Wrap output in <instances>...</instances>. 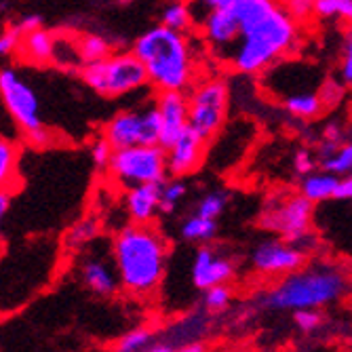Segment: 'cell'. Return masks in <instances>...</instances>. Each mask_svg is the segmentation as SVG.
Returning <instances> with one entry per match:
<instances>
[{
	"label": "cell",
	"instance_id": "cell-9",
	"mask_svg": "<svg viewBox=\"0 0 352 352\" xmlns=\"http://www.w3.org/2000/svg\"><path fill=\"white\" fill-rule=\"evenodd\" d=\"M312 215L314 203L300 192L294 197H280L278 201H270L262 211L260 226L278 234L283 241L302 243L310 234Z\"/></svg>",
	"mask_w": 352,
	"mask_h": 352
},
{
	"label": "cell",
	"instance_id": "cell-41",
	"mask_svg": "<svg viewBox=\"0 0 352 352\" xmlns=\"http://www.w3.org/2000/svg\"><path fill=\"white\" fill-rule=\"evenodd\" d=\"M336 201H352V173L346 177H340V184L336 190Z\"/></svg>",
	"mask_w": 352,
	"mask_h": 352
},
{
	"label": "cell",
	"instance_id": "cell-40",
	"mask_svg": "<svg viewBox=\"0 0 352 352\" xmlns=\"http://www.w3.org/2000/svg\"><path fill=\"white\" fill-rule=\"evenodd\" d=\"M25 138H28V142H30L32 146H36V148H47V146L51 144V131L47 129L45 124L38 126V129H34V131L25 133Z\"/></svg>",
	"mask_w": 352,
	"mask_h": 352
},
{
	"label": "cell",
	"instance_id": "cell-4",
	"mask_svg": "<svg viewBox=\"0 0 352 352\" xmlns=\"http://www.w3.org/2000/svg\"><path fill=\"white\" fill-rule=\"evenodd\" d=\"M131 51L144 61L156 91H186L195 80V57L184 32L158 23L138 36Z\"/></svg>",
	"mask_w": 352,
	"mask_h": 352
},
{
	"label": "cell",
	"instance_id": "cell-14",
	"mask_svg": "<svg viewBox=\"0 0 352 352\" xmlns=\"http://www.w3.org/2000/svg\"><path fill=\"white\" fill-rule=\"evenodd\" d=\"M207 308L186 314L182 321H177L175 325H169L167 331L156 333L154 342L150 346V352H173V350H182L192 344V342H201L205 340V333L209 329V316H207Z\"/></svg>",
	"mask_w": 352,
	"mask_h": 352
},
{
	"label": "cell",
	"instance_id": "cell-33",
	"mask_svg": "<svg viewBox=\"0 0 352 352\" xmlns=\"http://www.w3.org/2000/svg\"><path fill=\"white\" fill-rule=\"evenodd\" d=\"M17 167V148L9 138L0 142V175H3V186H9L11 175H15Z\"/></svg>",
	"mask_w": 352,
	"mask_h": 352
},
{
	"label": "cell",
	"instance_id": "cell-18",
	"mask_svg": "<svg viewBox=\"0 0 352 352\" xmlns=\"http://www.w3.org/2000/svg\"><path fill=\"white\" fill-rule=\"evenodd\" d=\"M163 184H140L126 188L124 209L133 223H152L156 213H161Z\"/></svg>",
	"mask_w": 352,
	"mask_h": 352
},
{
	"label": "cell",
	"instance_id": "cell-42",
	"mask_svg": "<svg viewBox=\"0 0 352 352\" xmlns=\"http://www.w3.org/2000/svg\"><path fill=\"white\" fill-rule=\"evenodd\" d=\"M15 25L23 32V34H28V32H32V30L43 28V19H41V15H25Z\"/></svg>",
	"mask_w": 352,
	"mask_h": 352
},
{
	"label": "cell",
	"instance_id": "cell-37",
	"mask_svg": "<svg viewBox=\"0 0 352 352\" xmlns=\"http://www.w3.org/2000/svg\"><path fill=\"white\" fill-rule=\"evenodd\" d=\"M340 78L346 82L348 89H352V23H348L344 32V47H342V59H340Z\"/></svg>",
	"mask_w": 352,
	"mask_h": 352
},
{
	"label": "cell",
	"instance_id": "cell-12",
	"mask_svg": "<svg viewBox=\"0 0 352 352\" xmlns=\"http://www.w3.org/2000/svg\"><path fill=\"white\" fill-rule=\"evenodd\" d=\"M203 38L215 55L230 59L241 41V19L226 7H213L201 19Z\"/></svg>",
	"mask_w": 352,
	"mask_h": 352
},
{
	"label": "cell",
	"instance_id": "cell-22",
	"mask_svg": "<svg viewBox=\"0 0 352 352\" xmlns=\"http://www.w3.org/2000/svg\"><path fill=\"white\" fill-rule=\"evenodd\" d=\"M215 232H217V219H207L199 213L188 215L179 226V234L184 241L199 243V245L209 243L215 236Z\"/></svg>",
	"mask_w": 352,
	"mask_h": 352
},
{
	"label": "cell",
	"instance_id": "cell-36",
	"mask_svg": "<svg viewBox=\"0 0 352 352\" xmlns=\"http://www.w3.org/2000/svg\"><path fill=\"white\" fill-rule=\"evenodd\" d=\"M89 152H91L93 165L98 167V169H102V171H108V167L112 163V156H114V146L104 135L91 144V150Z\"/></svg>",
	"mask_w": 352,
	"mask_h": 352
},
{
	"label": "cell",
	"instance_id": "cell-23",
	"mask_svg": "<svg viewBox=\"0 0 352 352\" xmlns=\"http://www.w3.org/2000/svg\"><path fill=\"white\" fill-rule=\"evenodd\" d=\"M318 167L336 173L340 177H346L352 173V142H344L333 154L318 158Z\"/></svg>",
	"mask_w": 352,
	"mask_h": 352
},
{
	"label": "cell",
	"instance_id": "cell-8",
	"mask_svg": "<svg viewBox=\"0 0 352 352\" xmlns=\"http://www.w3.org/2000/svg\"><path fill=\"white\" fill-rule=\"evenodd\" d=\"M190 126L201 138L211 142L228 114V85L221 78H207L192 87L190 95Z\"/></svg>",
	"mask_w": 352,
	"mask_h": 352
},
{
	"label": "cell",
	"instance_id": "cell-43",
	"mask_svg": "<svg viewBox=\"0 0 352 352\" xmlns=\"http://www.w3.org/2000/svg\"><path fill=\"white\" fill-rule=\"evenodd\" d=\"M11 209V197H9V188L3 186V192H0V215H7Z\"/></svg>",
	"mask_w": 352,
	"mask_h": 352
},
{
	"label": "cell",
	"instance_id": "cell-45",
	"mask_svg": "<svg viewBox=\"0 0 352 352\" xmlns=\"http://www.w3.org/2000/svg\"><path fill=\"white\" fill-rule=\"evenodd\" d=\"M203 350H207V344L203 342H192L184 348V352H203Z\"/></svg>",
	"mask_w": 352,
	"mask_h": 352
},
{
	"label": "cell",
	"instance_id": "cell-6",
	"mask_svg": "<svg viewBox=\"0 0 352 352\" xmlns=\"http://www.w3.org/2000/svg\"><path fill=\"white\" fill-rule=\"evenodd\" d=\"M108 171L124 188L140 184H163L169 177L167 148L161 144H138L114 150Z\"/></svg>",
	"mask_w": 352,
	"mask_h": 352
},
{
	"label": "cell",
	"instance_id": "cell-5",
	"mask_svg": "<svg viewBox=\"0 0 352 352\" xmlns=\"http://www.w3.org/2000/svg\"><path fill=\"white\" fill-rule=\"evenodd\" d=\"M78 74L89 89L108 100L142 91L150 85L144 61L133 51L112 53L100 61L85 63Z\"/></svg>",
	"mask_w": 352,
	"mask_h": 352
},
{
	"label": "cell",
	"instance_id": "cell-34",
	"mask_svg": "<svg viewBox=\"0 0 352 352\" xmlns=\"http://www.w3.org/2000/svg\"><path fill=\"white\" fill-rule=\"evenodd\" d=\"M346 82L340 78H327L321 87H318V95H321V100L325 104V110L329 108H336L342 100H344V93H346Z\"/></svg>",
	"mask_w": 352,
	"mask_h": 352
},
{
	"label": "cell",
	"instance_id": "cell-27",
	"mask_svg": "<svg viewBox=\"0 0 352 352\" xmlns=\"http://www.w3.org/2000/svg\"><path fill=\"white\" fill-rule=\"evenodd\" d=\"M316 17L352 23V0H316Z\"/></svg>",
	"mask_w": 352,
	"mask_h": 352
},
{
	"label": "cell",
	"instance_id": "cell-11",
	"mask_svg": "<svg viewBox=\"0 0 352 352\" xmlns=\"http://www.w3.org/2000/svg\"><path fill=\"white\" fill-rule=\"evenodd\" d=\"M251 266L264 276H287L306 266V251L289 241H264L251 251Z\"/></svg>",
	"mask_w": 352,
	"mask_h": 352
},
{
	"label": "cell",
	"instance_id": "cell-44",
	"mask_svg": "<svg viewBox=\"0 0 352 352\" xmlns=\"http://www.w3.org/2000/svg\"><path fill=\"white\" fill-rule=\"evenodd\" d=\"M195 5H199V7H203V13H201V19L207 15V11H211L213 7H217V3L219 0H192Z\"/></svg>",
	"mask_w": 352,
	"mask_h": 352
},
{
	"label": "cell",
	"instance_id": "cell-29",
	"mask_svg": "<svg viewBox=\"0 0 352 352\" xmlns=\"http://www.w3.org/2000/svg\"><path fill=\"white\" fill-rule=\"evenodd\" d=\"M188 186L182 177H167L163 182V199H161V213L171 215L177 207V203L186 197Z\"/></svg>",
	"mask_w": 352,
	"mask_h": 352
},
{
	"label": "cell",
	"instance_id": "cell-15",
	"mask_svg": "<svg viewBox=\"0 0 352 352\" xmlns=\"http://www.w3.org/2000/svg\"><path fill=\"white\" fill-rule=\"evenodd\" d=\"M156 106L163 120L161 146L169 148L190 126V100L184 91H156Z\"/></svg>",
	"mask_w": 352,
	"mask_h": 352
},
{
	"label": "cell",
	"instance_id": "cell-17",
	"mask_svg": "<svg viewBox=\"0 0 352 352\" xmlns=\"http://www.w3.org/2000/svg\"><path fill=\"white\" fill-rule=\"evenodd\" d=\"M80 278L87 289L98 298H112L122 287L114 260L108 262L102 255H95V253H89L82 258Z\"/></svg>",
	"mask_w": 352,
	"mask_h": 352
},
{
	"label": "cell",
	"instance_id": "cell-21",
	"mask_svg": "<svg viewBox=\"0 0 352 352\" xmlns=\"http://www.w3.org/2000/svg\"><path fill=\"white\" fill-rule=\"evenodd\" d=\"M283 106L292 116L306 118V120L318 118L325 112V104L321 100V95H318V91L316 93H312V91L292 93V95H287V98L283 100Z\"/></svg>",
	"mask_w": 352,
	"mask_h": 352
},
{
	"label": "cell",
	"instance_id": "cell-16",
	"mask_svg": "<svg viewBox=\"0 0 352 352\" xmlns=\"http://www.w3.org/2000/svg\"><path fill=\"white\" fill-rule=\"evenodd\" d=\"M207 140L201 138L192 126L184 131L182 138L173 146L167 148V169L169 177H186L195 173L199 165L203 163Z\"/></svg>",
	"mask_w": 352,
	"mask_h": 352
},
{
	"label": "cell",
	"instance_id": "cell-3",
	"mask_svg": "<svg viewBox=\"0 0 352 352\" xmlns=\"http://www.w3.org/2000/svg\"><path fill=\"white\" fill-rule=\"evenodd\" d=\"M298 41V21L278 5L268 15L243 28L241 41L228 61L241 74H258L292 53Z\"/></svg>",
	"mask_w": 352,
	"mask_h": 352
},
{
	"label": "cell",
	"instance_id": "cell-2",
	"mask_svg": "<svg viewBox=\"0 0 352 352\" xmlns=\"http://www.w3.org/2000/svg\"><path fill=\"white\" fill-rule=\"evenodd\" d=\"M350 292L348 272L331 262H316L280 276V280L260 298V306L270 312H294L300 308H325L340 302Z\"/></svg>",
	"mask_w": 352,
	"mask_h": 352
},
{
	"label": "cell",
	"instance_id": "cell-32",
	"mask_svg": "<svg viewBox=\"0 0 352 352\" xmlns=\"http://www.w3.org/2000/svg\"><path fill=\"white\" fill-rule=\"evenodd\" d=\"M294 323L302 333H314L323 327L325 316L321 308H300V310H294Z\"/></svg>",
	"mask_w": 352,
	"mask_h": 352
},
{
	"label": "cell",
	"instance_id": "cell-24",
	"mask_svg": "<svg viewBox=\"0 0 352 352\" xmlns=\"http://www.w3.org/2000/svg\"><path fill=\"white\" fill-rule=\"evenodd\" d=\"M192 19H195V15H192L190 5L184 3V0H173V3H169L165 7L161 23H165L167 28L184 32V34H186V32L192 28Z\"/></svg>",
	"mask_w": 352,
	"mask_h": 352
},
{
	"label": "cell",
	"instance_id": "cell-26",
	"mask_svg": "<svg viewBox=\"0 0 352 352\" xmlns=\"http://www.w3.org/2000/svg\"><path fill=\"white\" fill-rule=\"evenodd\" d=\"M154 336H156V331H152L148 327H135L131 331H126L122 338H118L114 348L120 352H150Z\"/></svg>",
	"mask_w": 352,
	"mask_h": 352
},
{
	"label": "cell",
	"instance_id": "cell-35",
	"mask_svg": "<svg viewBox=\"0 0 352 352\" xmlns=\"http://www.w3.org/2000/svg\"><path fill=\"white\" fill-rule=\"evenodd\" d=\"M283 9L298 23H304L316 17V0H283Z\"/></svg>",
	"mask_w": 352,
	"mask_h": 352
},
{
	"label": "cell",
	"instance_id": "cell-38",
	"mask_svg": "<svg viewBox=\"0 0 352 352\" xmlns=\"http://www.w3.org/2000/svg\"><path fill=\"white\" fill-rule=\"evenodd\" d=\"M318 167V156L314 158V154L306 148H300L296 154H294V173L302 179L306 177L308 173L316 171Z\"/></svg>",
	"mask_w": 352,
	"mask_h": 352
},
{
	"label": "cell",
	"instance_id": "cell-1",
	"mask_svg": "<svg viewBox=\"0 0 352 352\" xmlns=\"http://www.w3.org/2000/svg\"><path fill=\"white\" fill-rule=\"evenodd\" d=\"M167 239L150 223H129L112 239V260L126 294L148 298L161 287L167 270Z\"/></svg>",
	"mask_w": 352,
	"mask_h": 352
},
{
	"label": "cell",
	"instance_id": "cell-25",
	"mask_svg": "<svg viewBox=\"0 0 352 352\" xmlns=\"http://www.w3.org/2000/svg\"><path fill=\"white\" fill-rule=\"evenodd\" d=\"M76 45H78V53H80V57H82L85 63L100 61V59L112 55L110 43H108L104 36H98V34H82V36H76Z\"/></svg>",
	"mask_w": 352,
	"mask_h": 352
},
{
	"label": "cell",
	"instance_id": "cell-30",
	"mask_svg": "<svg viewBox=\"0 0 352 352\" xmlns=\"http://www.w3.org/2000/svg\"><path fill=\"white\" fill-rule=\"evenodd\" d=\"M230 302H232V292H230L228 283L209 287L207 292H203V306L209 312H221V310H226L230 306Z\"/></svg>",
	"mask_w": 352,
	"mask_h": 352
},
{
	"label": "cell",
	"instance_id": "cell-13",
	"mask_svg": "<svg viewBox=\"0 0 352 352\" xmlns=\"http://www.w3.org/2000/svg\"><path fill=\"white\" fill-rule=\"evenodd\" d=\"M234 274H236L234 264L228 258L219 255L213 247L205 243L197 249L195 260H192V266H190V278H192V285H195V289L207 292L209 287L232 280Z\"/></svg>",
	"mask_w": 352,
	"mask_h": 352
},
{
	"label": "cell",
	"instance_id": "cell-19",
	"mask_svg": "<svg viewBox=\"0 0 352 352\" xmlns=\"http://www.w3.org/2000/svg\"><path fill=\"white\" fill-rule=\"evenodd\" d=\"M19 53L25 61L34 63V66H47L53 61L55 55V34L47 32L45 28H36L23 34Z\"/></svg>",
	"mask_w": 352,
	"mask_h": 352
},
{
	"label": "cell",
	"instance_id": "cell-10",
	"mask_svg": "<svg viewBox=\"0 0 352 352\" xmlns=\"http://www.w3.org/2000/svg\"><path fill=\"white\" fill-rule=\"evenodd\" d=\"M0 95H3V104L7 112L11 114L13 122L23 131V135L43 126L41 100L34 87L13 68H5L0 72Z\"/></svg>",
	"mask_w": 352,
	"mask_h": 352
},
{
	"label": "cell",
	"instance_id": "cell-7",
	"mask_svg": "<svg viewBox=\"0 0 352 352\" xmlns=\"http://www.w3.org/2000/svg\"><path fill=\"white\" fill-rule=\"evenodd\" d=\"M161 133L163 120L156 100L138 110H122L114 114L104 126V138L114 146V150L138 144H161Z\"/></svg>",
	"mask_w": 352,
	"mask_h": 352
},
{
	"label": "cell",
	"instance_id": "cell-20",
	"mask_svg": "<svg viewBox=\"0 0 352 352\" xmlns=\"http://www.w3.org/2000/svg\"><path fill=\"white\" fill-rule=\"evenodd\" d=\"M338 184H340V175L321 169V171H312V173H308L306 177H302V182H300V192H302V195H304L306 199H310V201L316 205V203H323V201L336 199Z\"/></svg>",
	"mask_w": 352,
	"mask_h": 352
},
{
	"label": "cell",
	"instance_id": "cell-28",
	"mask_svg": "<svg viewBox=\"0 0 352 352\" xmlns=\"http://www.w3.org/2000/svg\"><path fill=\"white\" fill-rule=\"evenodd\" d=\"M100 234V226L95 219H82L76 226H72V230L66 236V245L72 249H82L87 245H91Z\"/></svg>",
	"mask_w": 352,
	"mask_h": 352
},
{
	"label": "cell",
	"instance_id": "cell-39",
	"mask_svg": "<svg viewBox=\"0 0 352 352\" xmlns=\"http://www.w3.org/2000/svg\"><path fill=\"white\" fill-rule=\"evenodd\" d=\"M21 38H23V32L15 23L5 28L3 36H0V53H3V57H7L11 53H17L19 45H21Z\"/></svg>",
	"mask_w": 352,
	"mask_h": 352
},
{
	"label": "cell",
	"instance_id": "cell-31",
	"mask_svg": "<svg viewBox=\"0 0 352 352\" xmlns=\"http://www.w3.org/2000/svg\"><path fill=\"white\" fill-rule=\"evenodd\" d=\"M226 205H228V197L223 195V192H217L215 190V192H209V195H205L199 201L195 213H199V215H203L207 219H219V215L223 213Z\"/></svg>",
	"mask_w": 352,
	"mask_h": 352
}]
</instances>
